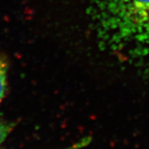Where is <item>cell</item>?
I'll return each mask as SVG.
<instances>
[{"label": "cell", "instance_id": "obj_1", "mask_svg": "<svg viewBox=\"0 0 149 149\" xmlns=\"http://www.w3.org/2000/svg\"><path fill=\"white\" fill-rule=\"evenodd\" d=\"M96 18L113 51L149 61V0H95Z\"/></svg>", "mask_w": 149, "mask_h": 149}, {"label": "cell", "instance_id": "obj_2", "mask_svg": "<svg viewBox=\"0 0 149 149\" xmlns=\"http://www.w3.org/2000/svg\"><path fill=\"white\" fill-rule=\"evenodd\" d=\"M7 83V63L3 59L0 58V102L4 95Z\"/></svg>", "mask_w": 149, "mask_h": 149}, {"label": "cell", "instance_id": "obj_3", "mask_svg": "<svg viewBox=\"0 0 149 149\" xmlns=\"http://www.w3.org/2000/svg\"><path fill=\"white\" fill-rule=\"evenodd\" d=\"M13 128V124H12L11 123L0 120V146L5 141L9 133L12 132Z\"/></svg>", "mask_w": 149, "mask_h": 149}, {"label": "cell", "instance_id": "obj_4", "mask_svg": "<svg viewBox=\"0 0 149 149\" xmlns=\"http://www.w3.org/2000/svg\"><path fill=\"white\" fill-rule=\"evenodd\" d=\"M90 143H91V139H83L79 142H76L75 143L70 145L69 147L61 149H81L86 147V146H88Z\"/></svg>", "mask_w": 149, "mask_h": 149}]
</instances>
